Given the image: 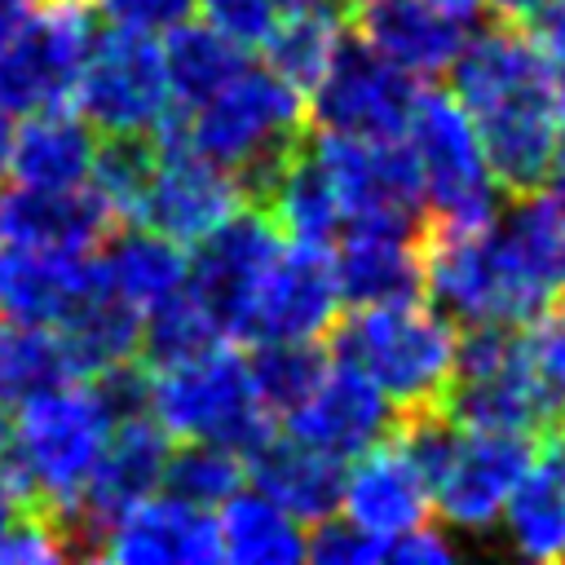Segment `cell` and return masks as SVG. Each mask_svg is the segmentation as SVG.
Wrapping results in <instances>:
<instances>
[{
  "label": "cell",
  "mask_w": 565,
  "mask_h": 565,
  "mask_svg": "<svg viewBox=\"0 0 565 565\" xmlns=\"http://www.w3.org/2000/svg\"><path fill=\"white\" fill-rule=\"evenodd\" d=\"M424 291L441 305L459 327L503 322L521 327L552 300L525 278L512 247L499 234V216L477 230H441L424 225Z\"/></svg>",
  "instance_id": "obj_8"
},
{
  "label": "cell",
  "mask_w": 565,
  "mask_h": 565,
  "mask_svg": "<svg viewBox=\"0 0 565 565\" xmlns=\"http://www.w3.org/2000/svg\"><path fill=\"white\" fill-rule=\"evenodd\" d=\"M437 9H446L450 18H459V22H477L481 13H486V0H433Z\"/></svg>",
  "instance_id": "obj_48"
},
{
  "label": "cell",
  "mask_w": 565,
  "mask_h": 565,
  "mask_svg": "<svg viewBox=\"0 0 565 565\" xmlns=\"http://www.w3.org/2000/svg\"><path fill=\"white\" fill-rule=\"evenodd\" d=\"M93 9L110 26H128V31L163 40L172 26H181L199 13V0H93Z\"/></svg>",
  "instance_id": "obj_41"
},
{
  "label": "cell",
  "mask_w": 565,
  "mask_h": 565,
  "mask_svg": "<svg viewBox=\"0 0 565 565\" xmlns=\"http://www.w3.org/2000/svg\"><path fill=\"white\" fill-rule=\"evenodd\" d=\"M243 481H247V459H243V450H234L225 441H181V446H172L168 468H163L168 494L212 508V512L234 490H243Z\"/></svg>",
  "instance_id": "obj_35"
},
{
  "label": "cell",
  "mask_w": 565,
  "mask_h": 565,
  "mask_svg": "<svg viewBox=\"0 0 565 565\" xmlns=\"http://www.w3.org/2000/svg\"><path fill=\"white\" fill-rule=\"evenodd\" d=\"M247 53L252 49H243L212 22L190 18V22L172 26L163 35V62H168V84H172L177 110H190V106L207 102L216 88H225L247 66Z\"/></svg>",
  "instance_id": "obj_32"
},
{
  "label": "cell",
  "mask_w": 565,
  "mask_h": 565,
  "mask_svg": "<svg viewBox=\"0 0 565 565\" xmlns=\"http://www.w3.org/2000/svg\"><path fill=\"white\" fill-rule=\"evenodd\" d=\"M79 375H84V366L62 327H49V322H4L0 327V402L18 406V402L49 393Z\"/></svg>",
  "instance_id": "obj_31"
},
{
  "label": "cell",
  "mask_w": 565,
  "mask_h": 565,
  "mask_svg": "<svg viewBox=\"0 0 565 565\" xmlns=\"http://www.w3.org/2000/svg\"><path fill=\"white\" fill-rule=\"evenodd\" d=\"M561 300H565V291H561Z\"/></svg>",
  "instance_id": "obj_55"
},
{
  "label": "cell",
  "mask_w": 565,
  "mask_h": 565,
  "mask_svg": "<svg viewBox=\"0 0 565 565\" xmlns=\"http://www.w3.org/2000/svg\"><path fill=\"white\" fill-rule=\"evenodd\" d=\"M309 561H318V565H375V561H384V543L335 512V516H322L309 525Z\"/></svg>",
  "instance_id": "obj_40"
},
{
  "label": "cell",
  "mask_w": 565,
  "mask_h": 565,
  "mask_svg": "<svg viewBox=\"0 0 565 565\" xmlns=\"http://www.w3.org/2000/svg\"><path fill=\"white\" fill-rule=\"evenodd\" d=\"M450 88L472 115L503 194L512 199L547 185L565 110L534 31L499 18L494 26L472 31L450 66Z\"/></svg>",
  "instance_id": "obj_1"
},
{
  "label": "cell",
  "mask_w": 565,
  "mask_h": 565,
  "mask_svg": "<svg viewBox=\"0 0 565 565\" xmlns=\"http://www.w3.org/2000/svg\"><path fill=\"white\" fill-rule=\"evenodd\" d=\"M468 26L433 0H362L353 9V31L419 84L450 75L472 35Z\"/></svg>",
  "instance_id": "obj_21"
},
{
  "label": "cell",
  "mask_w": 565,
  "mask_h": 565,
  "mask_svg": "<svg viewBox=\"0 0 565 565\" xmlns=\"http://www.w3.org/2000/svg\"><path fill=\"white\" fill-rule=\"evenodd\" d=\"M331 353L371 375L397 415H419L446 406L459 366V322L419 296L349 305L331 327Z\"/></svg>",
  "instance_id": "obj_4"
},
{
  "label": "cell",
  "mask_w": 565,
  "mask_h": 565,
  "mask_svg": "<svg viewBox=\"0 0 565 565\" xmlns=\"http://www.w3.org/2000/svg\"><path fill=\"white\" fill-rule=\"evenodd\" d=\"M115 212L102 194L84 181L71 190H40V185H0V243H31V247H102L115 230Z\"/></svg>",
  "instance_id": "obj_23"
},
{
  "label": "cell",
  "mask_w": 565,
  "mask_h": 565,
  "mask_svg": "<svg viewBox=\"0 0 565 565\" xmlns=\"http://www.w3.org/2000/svg\"><path fill=\"white\" fill-rule=\"evenodd\" d=\"M9 433H13V419H9V402H0V459L9 450Z\"/></svg>",
  "instance_id": "obj_51"
},
{
  "label": "cell",
  "mask_w": 565,
  "mask_h": 565,
  "mask_svg": "<svg viewBox=\"0 0 565 565\" xmlns=\"http://www.w3.org/2000/svg\"><path fill=\"white\" fill-rule=\"evenodd\" d=\"M406 146L419 163L424 225L477 230L499 216L503 185L494 181L477 124L455 88H419Z\"/></svg>",
  "instance_id": "obj_7"
},
{
  "label": "cell",
  "mask_w": 565,
  "mask_h": 565,
  "mask_svg": "<svg viewBox=\"0 0 565 565\" xmlns=\"http://www.w3.org/2000/svg\"><path fill=\"white\" fill-rule=\"evenodd\" d=\"M397 428L415 450L419 468L428 472L433 508L441 525L450 534H472V539L499 530L516 481L539 455V437L459 424L446 415V406L402 415Z\"/></svg>",
  "instance_id": "obj_3"
},
{
  "label": "cell",
  "mask_w": 565,
  "mask_h": 565,
  "mask_svg": "<svg viewBox=\"0 0 565 565\" xmlns=\"http://www.w3.org/2000/svg\"><path fill=\"white\" fill-rule=\"evenodd\" d=\"M282 243H287L282 230L256 203V207H238L221 230H212L203 243L190 247V291L207 305V313L230 340H238L252 296L269 274V265L278 260Z\"/></svg>",
  "instance_id": "obj_14"
},
{
  "label": "cell",
  "mask_w": 565,
  "mask_h": 565,
  "mask_svg": "<svg viewBox=\"0 0 565 565\" xmlns=\"http://www.w3.org/2000/svg\"><path fill=\"white\" fill-rule=\"evenodd\" d=\"M508 547L525 561H561L565 556V455L539 450L525 477L516 481L503 521Z\"/></svg>",
  "instance_id": "obj_29"
},
{
  "label": "cell",
  "mask_w": 565,
  "mask_h": 565,
  "mask_svg": "<svg viewBox=\"0 0 565 565\" xmlns=\"http://www.w3.org/2000/svg\"><path fill=\"white\" fill-rule=\"evenodd\" d=\"M247 477L256 490L278 499L287 512H296L305 525L335 516L344 494V463L335 455H322L305 446L291 433H269L256 450H247Z\"/></svg>",
  "instance_id": "obj_25"
},
{
  "label": "cell",
  "mask_w": 565,
  "mask_h": 565,
  "mask_svg": "<svg viewBox=\"0 0 565 565\" xmlns=\"http://www.w3.org/2000/svg\"><path fill=\"white\" fill-rule=\"evenodd\" d=\"M168 455H172V437L154 424L150 411L124 415L115 424L75 512L66 516V530L75 534L79 552H97V539L106 534L110 521H119L128 508H137L141 499L163 490Z\"/></svg>",
  "instance_id": "obj_15"
},
{
  "label": "cell",
  "mask_w": 565,
  "mask_h": 565,
  "mask_svg": "<svg viewBox=\"0 0 565 565\" xmlns=\"http://www.w3.org/2000/svg\"><path fill=\"white\" fill-rule=\"evenodd\" d=\"M428 512H433V486H428V472L419 468L415 450L406 446L402 428H393L384 441H375L371 450L349 459L340 516L362 525L371 539H380L388 547L406 530L424 525Z\"/></svg>",
  "instance_id": "obj_18"
},
{
  "label": "cell",
  "mask_w": 565,
  "mask_h": 565,
  "mask_svg": "<svg viewBox=\"0 0 565 565\" xmlns=\"http://www.w3.org/2000/svg\"><path fill=\"white\" fill-rule=\"evenodd\" d=\"M35 9H40V0H0V49L31 22Z\"/></svg>",
  "instance_id": "obj_46"
},
{
  "label": "cell",
  "mask_w": 565,
  "mask_h": 565,
  "mask_svg": "<svg viewBox=\"0 0 565 565\" xmlns=\"http://www.w3.org/2000/svg\"><path fill=\"white\" fill-rule=\"evenodd\" d=\"M419 88L424 84L415 75L393 66L362 35H349L335 62L322 71V79L305 93L309 124L318 132H344V137H366V141L406 137Z\"/></svg>",
  "instance_id": "obj_11"
},
{
  "label": "cell",
  "mask_w": 565,
  "mask_h": 565,
  "mask_svg": "<svg viewBox=\"0 0 565 565\" xmlns=\"http://www.w3.org/2000/svg\"><path fill=\"white\" fill-rule=\"evenodd\" d=\"M455 556V543H450V530L441 525H415V530H406L402 539H393L388 547H384V561H397V565H446Z\"/></svg>",
  "instance_id": "obj_43"
},
{
  "label": "cell",
  "mask_w": 565,
  "mask_h": 565,
  "mask_svg": "<svg viewBox=\"0 0 565 565\" xmlns=\"http://www.w3.org/2000/svg\"><path fill=\"white\" fill-rule=\"evenodd\" d=\"M556 450H561V455H565V419H561V424H556Z\"/></svg>",
  "instance_id": "obj_53"
},
{
  "label": "cell",
  "mask_w": 565,
  "mask_h": 565,
  "mask_svg": "<svg viewBox=\"0 0 565 565\" xmlns=\"http://www.w3.org/2000/svg\"><path fill=\"white\" fill-rule=\"evenodd\" d=\"M216 340H230V335L216 327V318L190 291V282L177 296H168L163 305H154L146 313V322H141V358H146V366L177 362V358L199 353V349H207Z\"/></svg>",
  "instance_id": "obj_38"
},
{
  "label": "cell",
  "mask_w": 565,
  "mask_h": 565,
  "mask_svg": "<svg viewBox=\"0 0 565 565\" xmlns=\"http://www.w3.org/2000/svg\"><path fill=\"white\" fill-rule=\"evenodd\" d=\"M247 362L260 402L269 406L274 419H282L322 380L331 353L322 349V340H260L256 353H247Z\"/></svg>",
  "instance_id": "obj_36"
},
{
  "label": "cell",
  "mask_w": 565,
  "mask_h": 565,
  "mask_svg": "<svg viewBox=\"0 0 565 565\" xmlns=\"http://www.w3.org/2000/svg\"><path fill=\"white\" fill-rule=\"evenodd\" d=\"M141 322L146 313L128 305L106 278L84 296V305L62 322L84 375H102L110 366L137 362L141 358Z\"/></svg>",
  "instance_id": "obj_33"
},
{
  "label": "cell",
  "mask_w": 565,
  "mask_h": 565,
  "mask_svg": "<svg viewBox=\"0 0 565 565\" xmlns=\"http://www.w3.org/2000/svg\"><path fill=\"white\" fill-rule=\"evenodd\" d=\"M119 415L93 375L66 380L13 406L9 450L0 472L26 508H49L62 521L75 512Z\"/></svg>",
  "instance_id": "obj_2"
},
{
  "label": "cell",
  "mask_w": 565,
  "mask_h": 565,
  "mask_svg": "<svg viewBox=\"0 0 565 565\" xmlns=\"http://www.w3.org/2000/svg\"><path fill=\"white\" fill-rule=\"evenodd\" d=\"M102 282L97 247H31L0 243V318L62 327Z\"/></svg>",
  "instance_id": "obj_19"
},
{
  "label": "cell",
  "mask_w": 565,
  "mask_h": 565,
  "mask_svg": "<svg viewBox=\"0 0 565 565\" xmlns=\"http://www.w3.org/2000/svg\"><path fill=\"white\" fill-rule=\"evenodd\" d=\"M247 185L225 163L207 159L190 141L163 132L154 137V168L141 203V221L163 230L168 238L194 247L212 230H221L238 207H247Z\"/></svg>",
  "instance_id": "obj_13"
},
{
  "label": "cell",
  "mask_w": 565,
  "mask_h": 565,
  "mask_svg": "<svg viewBox=\"0 0 565 565\" xmlns=\"http://www.w3.org/2000/svg\"><path fill=\"white\" fill-rule=\"evenodd\" d=\"M97 22L93 0H40L31 22L0 49V115L22 119L44 106H66L102 31Z\"/></svg>",
  "instance_id": "obj_10"
},
{
  "label": "cell",
  "mask_w": 565,
  "mask_h": 565,
  "mask_svg": "<svg viewBox=\"0 0 565 565\" xmlns=\"http://www.w3.org/2000/svg\"><path fill=\"white\" fill-rule=\"evenodd\" d=\"M547 185H556V190L565 194V128H561V141H556V159H552V177H547Z\"/></svg>",
  "instance_id": "obj_50"
},
{
  "label": "cell",
  "mask_w": 565,
  "mask_h": 565,
  "mask_svg": "<svg viewBox=\"0 0 565 565\" xmlns=\"http://www.w3.org/2000/svg\"><path fill=\"white\" fill-rule=\"evenodd\" d=\"M516 353L547 428H556L565 419V309L547 305L525 318L516 327Z\"/></svg>",
  "instance_id": "obj_37"
},
{
  "label": "cell",
  "mask_w": 565,
  "mask_h": 565,
  "mask_svg": "<svg viewBox=\"0 0 565 565\" xmlns=\"http://www.w3.org/2000/svg\"><path fill=\"white\" fill-rule=\"evenodd\" d=\"M97 552L119 565H207L221 561L216 512L177 494H150L106 525Z\"/></svg>",
  "instance_id": "obj_20"
},
{
  "label": "cell",
  "mask_w": 565,
  "mask_h": 565,
  "mask_svg": "<svg viewBox=\"0 0 565 565\" xmlns=\"http://www.w3.org/2000/svg\"><path fill=\"white\" fill-rule=\"evenodd\" d=\"M221 556L234 565H291L309 556V530L265 490H234L216 508Z\"/></svg>",
  "instance_id": "obj_28"
},
{
  "label": "cell",
  "mask_w": 565,
  "mask_h": 565,
  "mask_svg": "<svg viewBox=\"0 0 565 565\" xmlns=\"http://www.w3.org/2000/svg\"><path fill=\"white\" fill-rule=\"evenodd\" d=\"M565 0H486V13L512 26H539L547 13H556Z\"/></svg>",
  "instance_id": "obj_45"
},
{
  "label": "cell",
  "mask_w": 565,
  "mask_h": 565,
  "mask_svg": "<svg viewBox=\"0 0 565 565\" xmlns=\"http://www.w3.org/2000/svg\"><path fill=\"white\" fill-rule=\"evenodd\" d=\"M102 150V132L66 102L44 106L22 119H13V159L9 181L40 185V190H71L93 177Z\"/></svg>",
  "instance_id": "obj_24"
},
{
  "label": "cell",
  "mask_w": 565,
  "mask_h": 565,
  "mask_svg": "<svg viewBox=\"0 0 565 565\" xmlns=\"http://www.w3.org/2000/svg\"><path fill=\"white\" fill-rule=\"evenodd\" d=\"M102 278L141 313L163 305L190 282V247L146 221L115 225L97 247Z\"/></svg>",
  "instance_id": "obj_26"
},
{
  "label": "cell",
  "mask_w": 565,
  "mask_h": 565,
  "mask_svg": "<svg viewBox=\"0 0 565 565\" xmlns=\"http://www.w3.org/2000/svg\"><path fill=\"white\" fill-rule=\"evenodd\" d=\"M75 552V534L49 508H22L0 539V565H57Z\"/></svg>",
  "instance_id": "obj_39"
},
{
  "label": "cell",
  "mask_w": 565,
  "mask_h": 565,
  "mask_svg": "<svg viewBox=\"0 0 565 565\" xmlns=\"http://www.w3.org/2000/svg\"><path fill=\"white\" fill-rule=\"evenodd\" d=\"M499 234L525 278L556 300L565 291V194L556 185L512 194L508 212H499Z\"/></svg>",
  "instance_id": "obj_30"
},
{
  "label": "cell",
  "mask_w": 565,
  "mask_h": 565,
  "mask_svg": "<svg viewBox=\"0 0 565 565\" xmlns=\"http://www.w3.org/2000/svg\"><path fill=\"white\" fill-rule=\"evenodd\" d=\"M335 4H340V9H358L362 0H335Z\"/></svg>",
  "instance_id": "obj_54"
},
{
  "label": "cell",
  "mask_w": 565,
  "mask_h": 565,
  "mask_svg": "<svg viewBox=\"0 0 565 565\" xmlns=\"http://www.w3.org/2000/svg\"><path fill=\"white\" fill-rule=\"evenodd\" d=\"M22 508H26V503H22V494H18V490L9 486V477L0 472V539H4V530L13 525V516H18Z\"/></svg>",
  "instance_id": "obj_47"
},
{
  "label": "cell",
  "mask_w": 565,
  "mask_h": 565,
  "mask_svg": "<svg viewBox=\"0 0 565 565\" xmlns=\"http://www.w3.org/2000/svg\"><path fill=\"white\" fill-rule=\"evenodd\" d=\"M530 31H534L539 49L547 53V66H552V79H556V97H561V110H565V4L556 13H547Z\"/></svg>",
  "instance_id": "obj_44"
},
{
  "label": "cell",
  "mask_w": 565,
  "mask_h": 565,
  "mask_svg": "<svg viewBox=\"0 0 565 565\" xmlns=\"http://www.w3.org/2000/svg\"><path fill=\"white\" fill-rule=\"evenodd\" d=\"M71 106L102 137H146V141H154L177 115L172 84H168V62H163V40L106 22L97 31L88 57H84Z\"/></svg>",
  "instance_id": "obj_9"
},
{
  "label": "cell",
  "mask_w": 565,
  "mask_h": 565,
  "mask_svg": "<svg viewBox=\"0 0 565 565\" xmlns=\"http://www.w3.org/2000/svg\"><path fill=\"white\" fill-rule=\"evenodd\" d=\"M309 150L318 154L322 172L331 177L349 225L424 230V185H419V163H415L406 137L366 141V137L313 128Z\"/></svg>",
  "instance_id": "obj_12"
},
{
  "label": "cell",
  "mask_w": 565,
  "mask_h": 565,
  "mask_svg": "<svg viewBox=\"0 0 565 565\" xmlns=\"http://www.w3.org/2000/svg\"><path fill=\"white\" fill-rule=\"evenodd\" d=\"M199 13H203V22H212L243 49H260L282 9H278V0H199Z\"/></svg>",
  "instance_id": "obj_42"
},
{
  "label": "cell",
  "mask_w": 565,
  "mask_h": 565,
  "mask_svg": "<svg viewBox=\"0 0 565 565\" xmlns=\"http://www.w3.org/2000/svg\"><path fill=\"white\" fill-rule=\"evenodd\" d=\"M340 282L327 247L282 243L278 260L260 278L238 340H322L340 322Z\"/></svg>",
  "instance_id": "obj_16"
},
{
  "label": "cell",
  "mask_w": 565,
  "mask_h": 565,
  "mask_svg": "<svg viewBox=\"0 0 565 565\" xmlns=\"http://www.w3.org/2000/svg\"><path fill=\"white\" fill-rule=\"evenodd\" d=\"M397 419L402 415L384 397V388L371 375H362L353 362L331 353V362H327L322 380L309 388V397L282 415V433L349 463L362 450H371L375 441H384L397 428Z\"/></svg>",
  "instance_id": "obj_17"
},
{
  "label": "cell",
  "mask_w": 565,
  "mask_h": 565,
  "mask_svg": "<svg viewBox=\"0 0 565 565\" xmlns=\"http://www.w3.org/2000/svg\"><path fill=\"white\" fill-rule=\"evenodd\" d=\"M305 124H309L305 93L296 84H287L278 71L247 62L207 102L177 110L163 132L190 141L207 159L238 172L247 185V199L256 203L265 194V185L274 181V172L305 141Z\"/></svg>",
  "instance_id": "obj_5"
},
{
  "label": "cell",
  "mask_w": 565,
  "mask_h": 565,
  "mask_svg": "<svg viewBox=\"0 0 565 565\" xmlns=\"http://www.w3.org/2000/svg\"><path fill=\"white\" fill-rule=\"evenodd\" d=\"M9 159H13V119L0 115V185L9 181Z\"/></svg>",
  "instance_id": "obj_49"
},
{
  "label": "cell",
  "mask_w": 565,
  "mask_h": 565,
  "mask_svg": "<svg viewBox=\"0 0 565 565\" xmlns=\"http://www.w3.org/2000/svg\"><path fill=\"white\" fill-rule=\"evenodd\" d=\"M146 411L172 441H225L243 450V459L274 433L252 362L230 340L146 366Z\"/></svg>",
  "instance_id": "obj_6"
},
{
  "label": "cell",
  "mask_w": 565,
  "mask_h": 565,
  "mask_svg": "<svg viewBox=\"0 0 565 565\" xmlns=\"http://www.w3.org/2000/svg\"><path fill=\"white\" fill-rule=\"evenodd\" d=\"M344 40L349 35H344L340 9H331V0H322V4H305V9H282L260 49H265L269 71H278L300 93H309L322 79V71L335 62Z\"/></svg>",
  "instance_id": "obj_34"
},
{
  "label": "cell",
  "mask_w": 565,
  "mask_h": 565,
  "mask_svg": "<svg viewBox=\"0 0 565 565\" xmlns=\"http://www.w3.org/2000/svg\"><path fill=\"white\" fill-rule=\"evenodd\" d=\"M424 230H397V225H349L335 247V282L344 305H384V300H411L424 296Z\"/></svg>",
  "instance_id": "obj_22"
},
{
  "label": "cell",
  "mask_w": 565,
  "mask_h": 565,
  "mask_svg": "<svg viewBox=\"0 0 565 565\" xmlns=\"http://www.w3.org/2000/svg\"><path fill=\"white\" fill-rule=\"evenodd\" d=\"M274 225L282 230L287 243H305V247H335V238L344 234V207L340 194L331 185V177L322 172L318 154L309 150V141L296 146V154L274 172V181L265 185V194L256 199Z\"/></svg>",
  "instance_id": "obj_27"
},
{
  "label": "cell",
  "mask_w": 565,
  "mask_h": 565,
  "mask_svg": "<svg viewBox=\"0 0 565 565\" xmlns=\"http://www.w3.org/2000/svg\"><path fill=\"white\" fill-rule=\"evenodd\" d=\"M305 4H322V0H278V9H305Z\"/></svg>",
  "instance_id": "obj_52"
}]
</instances>
